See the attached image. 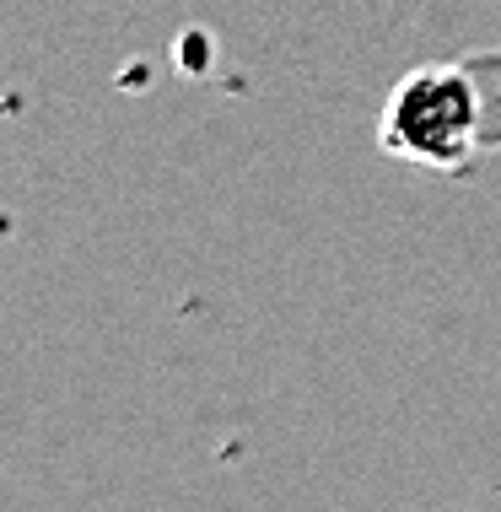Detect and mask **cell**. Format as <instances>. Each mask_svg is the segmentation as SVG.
I'll use <instances>...</instances> for the list:
<instances>
[{
	"mask_svg": "<svg viewBox=\"0 0 501 512\" xmlns=\"http://www.w3.org/2000/svg\"><path fill=\"white\" fill-rule=\"evenodd\" d=\"M485 87L464 65H421L383 98L378 146L431 173H464L485 151Z\"/></svg>",
	"mask_w": 501,
	"mask_h": 512,
	"instance_id": "cell-1",
	"label": "cell"
}]
</instances>
